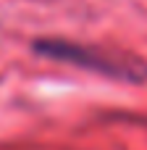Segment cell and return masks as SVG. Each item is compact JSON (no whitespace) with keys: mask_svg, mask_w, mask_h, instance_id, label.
<instances>
[{"mask_svg":"<svg viewBox=\"0 0 147 150\" xmlns=\"http://www.w3.org/2000/svg\"><path fill=\"white\" fill-rule=\"evenodd\" d=\"M32 47L42 58L76 66V69L100 74L105 79H118L132 84H139L147 79V63H142L134 55H124L100 45H87V42H74L60 37H42V40H34Z\"/></svg>","mask_w":147,"mask_h":150,"instance_id":"cell-1","label":"cell"}]
</instances>
